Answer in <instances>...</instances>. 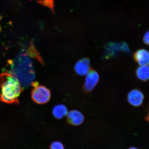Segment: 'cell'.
Returning <instances> with one entry per match:
<instances>
[{"mask_svg": "<svg viewBox=\"0 0 149 149\" xmlns=\"http://www.w3.org/2000/svg\"><path fill=\"white\" fill-rule=\"evenodd\" d=\"M128 149H138L135 148H131Z\"/></svg>", "mask_w": 149, "mask_h": 149, "instance_id": "cell-16", "label": "cell"}, {"mask_svg": "<svg viewBox=\"0 0 149 149\" xmlns=\"http://www.w3.org/2000/svg\"><path fill=\"white\" fill-rule=\"evenodd\" d=\"M38 2L42 5L48 7L53 12V14H54V0H42L39 1Z\"/></svg>", "mask_w": 149, "mask_h": 149, "instance_id": "cell-12", "label": "cell"}, {"mask_svg": "<svg viewBox=\"0 0 149 149\" xmlns=\"http://www.w3.org/2000/svg\"><path fill=\"white\" fill-rule=\"evenodd\" d=\"M68 112L66 106L58 104L55 106L52 110L53 116L57 119H61L67 116Z\"/></svg>", "mask_w": 149, "mask_h": 149, "instance_id": "cell-10", "label": "cell"}, {"mask_svg": "<svg viewBox=\"0 0 149 149\" xmlns=\"http://www.w3.org/2000/svg\"><path fill=\"white\" fill-rule=\"evenodd\" d=\"M74 68L76 73L79 75H86L90 70V60L87 58L80 59L76 63Z\"/></svg>", "mask_w": 149, "mask_h": 149, "instance_id": "cell-5", "label": "cell"}, {"mask_svg": "<svg viewBox=\"0 0 149 149\" xmlns=\"http://www.w3.org/2000/svg\"><path fill=\"white\" fill-rule=\"evenodd\" d=\"M144 96L142 92L138 89H134L128 93L127 99L131 105L138 107L142 104Z\"/></svg>", "mask_w": 149, "mask_h": 149, "instance_id": "cell-6", "label": "cell"}, {"mask_svg": "<svg viewBox=\"0 0 149 149\" xmlns=\"http://www.w3.org/2000/svg\"><path fill=\"white\" fill-rule=\"evenodd\" d=\"M50 149H65L64 145L59 141H55L50 145Z\"/></svg>", "mask_w": 149, "mask_h": 149, "instance_id": "cell-13", "label": "cell"}, {"mask_svg": "<svg viewBox=\"0 0 149 149\" xmlns=\"http://www.w3.org/2000/svg\"><path fill=\"white\" fill-rule=\"evenodd\" d=\"M126 45V44L125 43L119 44L110 43L108 45L106 48L105 57L108 58L116 56L118 52L122 50V48L124 47Z\"/></svg>", "mask_w": 149, "mask_h": 149, "instance_id": "cell-9", "label": "cell"}, {"mask_svg": "<svg viewBox=\"0 0 149 149\" xmlns=\"http://www.w3.org/2000/svg\"><path fill=\"white\" fill-rule=\"evenodd\" d=\"M19 80L9 72L0 74V100L8 104H18V98L23 91Z\"/></svg>", "mask_w": 149, "mask_h": 149, "instance_id": "cell-2", "label": "cell"}, {"mask_svg": "<svg viewBox=\"0 0 149 149\" xmlns=\"http://www.w3.org/2000/svg\"><path fill=\"white\" fill-rule=\"evenodd\" d=\"M146 120L149 122V111L148 113V114L146 117Z\"/></svg>", "mask_w": 149, "mask_h": 149, "instance_id": "cell-15", "label": "cell"}, {"mask_svg": "<svg viewBox=\"0 0 149 149\" xmlns=\"http://www.w3.org/2000/svg\"><path fill=\"white\" fill-rule=\"evenodd\" d=\"M28 53L21 52L13 60L8 61L10 65V73L19 81L23 88L31 85L35 78L33 64Z\"/></svg>", "mask_w": 149, "mask_h": 149, "instance_id": "cell-1", "label": "cell"}, {"mask_svg": "<svg viewBox=\"0 0 149 149\" xmlns=\"http://www.w3.org/2000/svg\"><path fill=\"white\" fill-rule=\"evenodd\" d=\"M33 101L39 104H44L49 101L51 94L49 89L42 85L33 87L31 92Z\"/></svg>", "mask_w": 149, "mask_h": 149, "instance_id": "cell-3", "label": "cell"}, {"mask_svg": "<svg viewBox=\"0 0 149 149\" xmlns=\"http://www.w3.org/2000/svg\"><path fill=\"white\" fill-rule=\"evenodd\" d=\"M134 58L141 66H148L149 65V52L145 49H141L136 51Z\"/></svg>", "mask_w": 149, "mask_h": 149, "instance_id": "cell-8", "label": "cell"}, {"mask_svg": "<svg viewBox=\"0 0 149 149\" xmlns=\"http://www.w3.org/2000/svg\"><path fill=\"white\" fill-rule=\"evenodd\" d=\"M1 19V17H0V20ZM0 30H1V28H0Z\"/></svg>", "mask_w": 149, "mask_h": 149, "instance_id": "cell-17", "label": "cell"}, {"mask_svg": "<svg viewBox=\"0 0 149 149\" xmlns=\"http://www.w3.org/2000/svg\"><path fill=\"white\" fill-rule=\"evenodd\" d=\"M67 116L69 123L74 126L81 125L84 120V117L82 113L76 110L68 112Z\"/></svg>", "mask_w": 149, "mask_h": 149, "instance_id": "cell-7", "label": "cell"}, {"mask_svg": "<svg viewBox=\"0 0 149 149\" xmlns=\"http://www.w3.org/2000/svg\"><path fill=\"white\" fill-rule=\"evenodd\" d=\"M136 74L139 79L143 81L149 80V67L148 66H141L136 71Z\"/></svg>", "mask_w": 149, "mask_h": 149, "instance_id": "cell-11", "label": "cell"}, {"mask_svg": "<svg viewBox=\"0 0 149 149\" xmlns=\"http://www.w3.org/2000/svg\"><path fill=\"white\" fill-rule=\"evenodd\" d=\"M99 80L100 77L98 72L91 69L86 75L83 86L84 90L86 92H91L97 84Z\"/></svg>", "mask_w": 149, "mask_h": 149, "instance_id": "cell-4", "label": "cell"}, {"mask_svg": "<svg viewBox=\"0 0 149 149\" xmlns=\"http://www.w3.org/2000/svg\"><path fill=\"white\" fill-rule=\"evenodd\" d=\"M143 41L145 44L149 45V31L145 33L143 37Z\"/></svg>", "mask_w": 149, "mask_h": 149, "instance_id": "cell-14", "label": "cell"}]
</instances>
